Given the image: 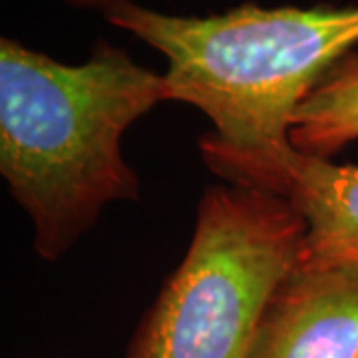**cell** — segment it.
Segmentation results:
<instances>
[{
  "mask_svg": "<svg viewBox=\"0 0 358 358\" xmlns=\"http://www.w3.org/2000/svg\"><path fill=\"white\" fill-rule=\"evenodd\" d=\"M199 152L207 167L235 185L279 195L307 225L301 265L358 268V167L336 166L293 148L239 150L205 134Z\"/></svg>",
  "mask_w": 358,
  "mask_h": 358,
  "instance_id": "277c9868",
  "label": "cell"
},
{
  "mask_svg": "<svg viewBox=\"0 0 358 358\" xmlns=\"http://www.w3.org/2000/svg\"><path fill=\"white\" fill-rule=\"evenodd\" d=\"M355 140H358V52H350L294 110L289 141L301 154L327 159Z\"/></svg>",
  "mask_w": 358,
  "mask_h": 358,
  "instance_id": "8992f818",
  "label": "cell"
},
{
  "mask_svg": "<svg viewBox=\"0 0 358 358\" xmlns=\"http://www.w3.org/2000/svg\"><path fill=\"white\" fill-rule=\"evenodd\" d=\"M305 235L303 215L279 195L235 183L207 187L189 249L124 358H249Z\"/></svg>",
  "mask_w": 358,
  "mask_h": 358,
  "instance_id": "3957f363",
  "label": "cell"
},
{
  "mask_svg": "<svg viewBox=\"0 0 358 358\" xmlns=\"http://www.w3.org/2000/svg\"><path fill=\"white\" fill-rule=\"evenodd\" d=\"M103 18L166 58L169 102L201 110L217 140L255 152L291 148L294 110L358 44V4L245 2L223 14L178 16L117 0Z\"/></svg>",
  "mask_w": 358,
  "mask_h": 358,
  "instance_id": "7a4b0ae2",
  "label": "cell"
},
{
  "mask_svg": "<svg viewBox=\"0 0 358 358\" xmlns=\"http://www.w3.org/2000/svg\"><path fill=\"white\" fill-rule=\"evenodd\" d=\"M72 8H80V10H98V13H106L114 6L117 0H60Z\"/></svg>",
  "mask_w": 358,
  "mask_h": 358,
  "instance_id": "52a82bcc",
  "label": "cell"
},
{
  "mask_svg": "<svg viewBox=\"0 0 358 358\" xmlns=\"http://www.w3.org/2000/svg\"><path fill=\"white\" fill-rule=\"evenodd\" d=\"M249 358H358V268L299 263L268 303Z\"/></svg>",
  "mask_w": 358,
  "mask_h": 358,
  "instance_id": "5b68a950",
  "label": "cell"
},
{
  "mask_svg": "<svg viewBox=\"0 0 358 358\" xmlns=\"http://www.w3.org/2000/svg\"><path fill=\"white\" fill-rule=\"evenodd\" d=\"M162 102L166 76L106 40L86 62L64 64L0 38V173L42 259L64 255L106 205L138 199L122 138Z\"/></svg>",
  "mask_w": 358,
  "mask_h": 358,
  "instance_id": "6da1fadb",
  "label": "cell"
}]
</instances>
